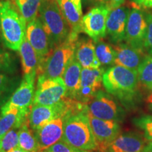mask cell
<instances>
[{
	"mask_svg": "<svg viewBox=\"0 0 152 152\" xmlns=\"http://www.w3.org/2000/svg\"><path fill=\"white\" fill-rule=\"evenodd\" d=\"M87 112H73L64 118L61 140L75 149L89 151L97 150V144Z\"/></svg>",
	"mask_w": 152,
	"mask_h": 152,
	"instance_id": "cell-1",
	"label": "cell"
},
{
	"mask_svg": "<svg viewBox=\"0 0 152 152\" xmlns=\"http://www.w3.org/2000/svg\"><path fill=\"white\" fill-rule=\"evenodd\" d=\"M27 23L14 2L0 0V30L4 45L12 51H18L26 37Z\"/></svg>",
	"mask_w": 152,
	"mask_h": 152,
	"instance_id": "cell-2",
	"label": "cell"
},
{
	"mask_svg": "<svg viewBox=\"0 0 152 152\" xmlns=\"http://www.w3.org/2000/svg\"><path fill=\"white\" fill-rule=\"evenodd\" d=\"M78 38L69 34L64 42L55 46L45 58L39 61L37 70V80L62 77L75 55L76 42Z\"/></svg>",
	"mask_w": 152,
	"mask_h": 152,
	"instance_id": "cell-3",
	"label": "cell"
},
{
	"mask_svg": "<svg viewBox=\"0 0 152 152\" xmlns=\"http://www.w3.org/2000/svg\"><path fill=\"white\" fill-rule=\"evenodd\" d=\"M137 71L115 65L104 72L102 84L106 92L121 99H129L138 85Z\"/></svg>",
	"mask_w": 152,
	"mask_h": 152,
	"instance_id": "cell-4",
	"label": "cell"
},
{
	"mask_svg": "<svg viewBox=\"0 0 152 152\" xmlns=\"http://www.w3.org/2000/svg\"><path fill=\"white\" fill-rule=\"evenodd\" d=\"M38 16L50 38L53 48L67 39L71 30L56 0H42Z\"/></svg>",
	"mask_w": 152,
	"mask_h": 152,
	"instance_id": "cell-5",
	"label": "cell"
},
{
	"mask_svg": "<svg viewBox=\"0 0 152 152\" xmlns=\"http://www.w3.org/2000/svg\"><path fill=\"white\" fill-rule=\"evenodd\" d=\"M149 14L134 7L131 9L127 21L125 41L134 48L144 51V44L148 27Z\"/></svg>",
	"mask_w": 152,
	"mask_h": 152,
	"instance_id": "cell-6",
	"label": "cell"
},
{
	"mask_svg": "<svg viewBox=\"0 0 152 152\" xmlns=\"http://www.w3.org/2000/svg\"><path fill=\"white\" fill-rule=\"evenodd\" d=\"M66 87L62 77L37 80L33 105H53L66 97Z\"/></svg>",
	"mask_w": 152,
	"mask_h": 152,
	"instance_id": "cell-7",
	"label": "cell"
},
{
	"mask_svg": "<svg viewBox=\"0 0 152 152\" xmlns=\"http://www.w3.org/2000/svg\"><path fill=\"white\" fill-rule=\"evenodd\" d=\"M88 113L92 116L106 121H122L124 111L109 95L99 90L87 104Z\"/></svg>",
	"mask_w": 152,
	"mask_h": 152,
	"instance_id": "cell-8",
	"label": "cell"
},
{
	"mask_svg": "<svg viewBox=\"0 0 152 152\" xmlns=\"http://www.w3.org/2000/svg\"><path fill=\"white\" fill-rule=\"evenodd\" d=\"M110 9L108 5L92 7L83 16L82 30L95 42L106 36V20Z\"/></svg>",
	"mask_w": 152,
	"mask_h": 152,
	"instance_id": "cell-9",
	"label": "cell"
},
{
	"mask_svg": "<svg viewBox=\"0 0 152 152\" xmlns=\"http://www.w3.org/2000/svg\"><path fill=\"white\" fill-rule=\"evenodd\" d=\"M37 74L26 75L18 88L12 93L9 100L1 107V113L12 109L30 108L33 104L35 82Z\"/></svg>",
	"mask_w": 152,
	"mask_h": 152,
	"instance_id": "cell-10",
	"label": "cell"
},
{
	"mask_svg": "<svg viewBox=\"0 0 152 152\" xmlns=\"http://www.w3.org/2000/svg\"><path fill=\"white\" fill-rule=\"evenodd\" d=\"M87 115L97 144V150L104 152L108 146L120 135L121 128L118 123L97 118L92 116L88 112Z\"/></svg>",
	"mask_w": 152,
	"mask_h": 152,
	"instance_id": "cell-11",
	"label": "cell"
},
{
	"mask_svg": "<svg viewBox=\"0 0 152 152\" xmlns=\"http://www.w3.org/2000/svg\"><path fill=\"white\" fill-rule=\"evenodd\" d=\"M26 37L37 53L39 61L45 58L53 48L50 38L39 16L27 25Z\"/></svg>",
	"mask_w": 152,
	"mask_h": 152,
	"instance_id": "cell-12",
	"label": "cell"
},
{
	"mask_svg": "<svg viewBox=\"0 0 152 152\" xmlns=\"http://www.w3.org/2000/svg\"><path fill=\"white\" fill-rule=\"evenodd\" d=\"M130 10L125 6L110 10L106 20V36L114 45L125 40L127 21Z\"/></svg>",
	"mask_w": 152,
	"mask_h": 152,
	"instance_id": "cell-13",
	"label": "cell"
},
{
	"mask_svg": "<svg viewBox=\"0 0 152 152\" xmlns=\"http://www.w3.org/2000/svg\"><path fill=\"white\" fill-rule=\"evenodd\" d=\"M112 46L115 52L114 64L134 71H137L139 66L147 56L144 51L134 48L127 43L115 44Z\"/></svg>",
	"mask_w": 152,
	"mask_h": 152,
	"instance_id": "cell-14",
	"label": "cell"
},
{
	"mask_svg": "<svg viewBox=\"0 0 152 152\" xmlns=\"http://www.w3.org/2000/svg\"><path fill=\"white\" fill-rule=\"evenodd\" d=\"M64 118H58L34 131V135L43 151L61 140L64 134Z\"/></svg>",
	"mask_w": 152,
	"mask_h": 152,
	"instance_id": "cell-15",
	"label": "cell"
},
{
	"mask_svg": "<svg viewBox=\"0 0 152 152\" xmlns=\"http://www.w3.org/2000/svg\"><path fill=\"white\" fill-rule=\"evenodd\" d=\"M75 57L83 68H99L101 64L96 55L95 42L92 38H78L76 42Z\"/></svg>",
	"mask_w": 152,
	"mask_h": 152,
	"instance_id": "cell-16",
	"label": "cell"
},
{
	"mask_svg": "<svg viewBox=\"0 0 152 152\" xmlns=\"http://www.w3.org/2000/svg\"><path fill=\"white\" fill-rule=\"evenodd\" d=\"M147 144L145 140L137 133L127 132L118 137L104 152H142Z\"/></svg>",
	"mask_w": 152,
	"mask_h": 152,
	"instance_id": "cell-17",
	"label": "cell"
},
{
	"mask_svg": "<svg viewBox=\"0 0 152 152\" xmlns=\"http://www.w3.org/2000/svg\"><path fill=\"white\" fill-rule=\"evenodd\" d=\"M30 108L12 109L0 113V139L9 130L20 128L28 121Z\"/></svg>",
	"mask_w": 152,
	"mask_h": 152,
	"instance_id": "cell-18",
	"label": "cell"
},
{
	"mask_svg": "<svg viewBox=\"0 0 152 152\" xmlns=\"http://www.w3.org/2000/svg\"><path fill=\"white\" fill-rule=\"evenodd\" d=\"M83 68L76 60L75 55L66 67L62 78L66 87V97L75 99L80 88L81 71Z\"/></svg>",
	"mask_w": 152,
	"mask_h": 152,
	"instance_id": "cell-19",
	"label": "cell"
},
{
	"mask_svg": "<svg viewBox=\"0 0 152 152\" xmlns=\"http://www.w3.org/2000/svg\"><path fill=\"white\" fill-rule=\"evenodd\" d=\"M66 22L69 26L70 35L79 37L80 33H83L82 21L83 14L73 4L71 0H56Z\"/></svg>",
	"mask_w": 152,
	"mask_h": 152,
	"instance_id": "cell-20",
	"label": "cell"
},
{
	"mask_svg": "<svg viewBox=\"0 0 152 152\" xmlns=\"http://www.w3.org/2000/svg\"><path fill=\"white\" fill-rule=\"evenodd\" d=\"M18 52L21 60L23 75L37 74V70L39 62V57L26 37H25Z\"/></svg>",
	"mask_w": 152,
	"mask_h": 152,
	"instance_id": "cell-21",
	"label": "cell"
},
{
	"mask_svg": "<svg viewBox=\"0 0 152 152\" xmlns=\"http://www.w3.org/2000/svg\"><path fill=\"white\" fill-rule=\"evenodd\" d=\"M19 147L28 152H43L35 135L29 128L28 121L19 129Z\"/></svg>",
	"mask_w": 152,
	"mask_h": 152,
	"instance_id": "cell-22",
	"label": "cell"
},
{
	"mask_svg": "<svg viewBox=\"0 0 152 152\" xmlns=\"http://www.w3.org/2000/svg\"><path fill=\"white\" fill-rule=\"evenodd\" d=\"M42 0H16L15 4L27 25L37 18Z\"/></svg>",
	"mask_w": 152,
	"mask_h": 152,
	"instance_id": "cell-23",
	"label": "cell"
},
{
	"mask_svg": "<svg viewBox=\"0 0 152 152\" xmlns=\"http://www.w3.org/2000/svg\"><path fill=\"white\" fill-rule=\"evenodd\" d=\"M104 68H83L81 71L80 87H90L100 90L102 88V78L104 73Z\"/></svg>",
	"mask_w": 152,
	"mask_h": 152,
	"instance_id": "cell-24",
	"label": "cell"
},
{
	"mask_svg": "<svg viewBox=\"0 0 152 152\" xmlns=\"http://www.w3.org/2000/svg\"><path fill=\"white\" fill-rule=\"evenodd\" d=\"M96 55L101 65H112L115 62V52L112 45L105 42L102 39L96 42Z\"/></svg>",
	"mask_w": 152,
	"mask_h": 152,
	"instance_id": "cell-25",
	"label": "cell"
},
{
	"mask_svg": "<svg viewBox=\"0 0 152 152\" xmlns=\"http://www.w3.org/2000/svg\"><path fill=\"white\" fill-rule=\"evenodd\" d=\"M138 81L142 86L152 92V56L147 55L137 69Z\"/></svg>",
	"mask_w": 152,
	"mask_h": 152,
	"instance_id": "cell-26",
	"label": "cell"
},
{
	"mask_svg": "<svg viewBox=\"0 0 152 152\" xmlns=\"http://www.w3.org/2000/svg\"><path fill=\"white\" fill-rule=\"evenodd\" d=\"M17 69L16 58L10 52L0 46V71L13 74Z\"/></svg>",
	"mask_w": 152,
	"mask_h": 152,
	"instance_id": "cell-27",
	"label": "cell"
},
{
	"mask_svg": "<svg viewBox=\"0 0 152 152\" xmlns=\"http://www.w3.org/2000/svg\"><path fill=\"white\" fill-rule=\"evenodd\" d=\"M20 128H14L9 130L1 139V151L9 152L19 146L18 132Z\"/></svg>",
	"mask_w": 152,
	"mask_h": 152,
	"instance_id": "cell-28",
	"label": "cell"
},
{
	"mask_svg": "<svg viewBox=\"0 0 152 152\" xmlns=\"http://www.w3.org/2000/svg\"><path fill=\"white\" fill-rule=\"evenodd\" d=\"M14 83L7 74L0 73V106H2L9 99Z\"/></svg>",
	"mask_w": 152,
	"mask_h": 152,
	"instance_id": "cell-29",
	"label": "cell"
},
{
	"mask_svg": "<svg viewBox=\"0 0 152 152\" xmlns=\"http://www.w3.org/2000/svg\"><path fill=\"white\" fill-rule=\"evenodd\" d=\"M133 123L144 132V137L152 142V115H142L133 119Z\"/></svg>",
	"mask_w": 152,
	"mask_h": 152,
	"instance_id": "cell-30",
	"label": "cell"
},
{
	"mask_svg": "<svg viewBox=\"0 0 152 152\" xmlns=\"http://www.w3.org/2000/svg\"><path fill=\"white\" fill-rule=\"evenodd\" d=\"M144 49L146 54L152 56V15L149 14L148 27L144 44Z\"/></svg>",
	"mask_w": 152,
	"mask_h": 152,
	"instance_id": "cell-31",
	"label": "cell"
},
{
	"mask_svg": "<svg viewBox=\"0 0 152 152\" xmlns=\"http://www.w3.org/2000/svg\"><path fill=\"white\" fill-rule=\"evenodd\" d=\"M75 148L61 140L45 151L46 152H75Z\"/></svg>",
	"mask_w": 152,
	"mask_h": 152,
	"instance_id": "cell-32",
	"label": "cell"
},
{
	"mask_svg": "<svg viewBox=\"0 0 152 152\" xmlns=\"http://www.w3.org/2000/svg\"><path fill=\"white\" fill-rule=\"evenodd\" d=\"M83 2L85 6L95 7L99 6H109V0H83Z\"/></svg>",
	"mask_w": 152,
	"mask_h": 152,
	"instance_id": "cell-33",
	"label": "cell"
},
{
	"mask_svg": "<svg viewBox=\"0 0 152 152\" xmlns=\"http://www.w3.org/2000/svg\"><path fill=\"white\" fill-rule=\"evenodd\" d=\"M125 0H109V7L110 10L118 8V7L123 6V4L125 3Z\"/></svg>",
	"mask_w": 152,
	"mask_h": 152,
	"instance_id": "cell-34",
	"label": "cell"
},
{
	"mask_svg": "<svg viewBox=\"0 0 152 152\" xmlns=\"http://www.w3.org/2000/svg\"><path fill=\"white\" fill-rule=\"evenodd\" d=\"M73 4L75 6L76 8L78 9L80 12L83 14V9H82V0H71Z\"/></svg>",
	"mask_w": 152,
	"mask_h": 152,
	"instance_id": "cell-35",
	"label": "cell"
},
{
	"mask_svg": "<svg viewBox=\"0 0 152 152\" xmlns=\"http://www.w3.org/2000/svg\"><path fill=\"white\" fill-rule=\"evenodd\" d=\"M142 6L145 8L152 9V0H144Z\"/></svg>",
	"mask_w": 152,
	"mask_h": 152,
	"instance_id": "cell-36",
	"label": "cell"
},
{
	"mask_svg": "<svg viewBox=\"0 0 152 152\" xmlns=\"http://www.w3.org/2000/svg\"><path fill=\"white\" fill-rule=\"evenodd\" d=\"M142 152H152V142H150L146 146Z\"/></svg>",
	"mask_w": 152,
	"mask_h": 152,
	"instance_id": "cell-37",
	"label": "cell"
},
{
	"mask_svg": "<svg viewBox=\"0 0 152 152\" xmlns=\"http://www.w3.org/2000/svg\"><path fill=\"white\" fill-rule=\"evenodd\" d=\"M9 152H28V151H25L24 149H23L20 147H16V148H14V149H11V151H9Z\"/></svg>",
	"mask_w": 152,
	"mask_h": 152,
	"instance_id": "cell-38",
	"label": "cell"
},
{
	"mask_svg": "<svg viewBox=\"0 0 152 152\" xmlns=\"http://www.w3.org/2000/svg\"><path fill=\"white\" fill-rule=\"evenodd\" d=\"M134 4H136L137 6H142L144 0H131Z\"/></svg>",
	"mask_w": 152,
	"mask_h": 152,
	"instance_id": "cell-39",
	"label": "cell"
},
{
	"mask_svg": "<svg viewBox=\"0 0 152 152\" xmlns=\"http://www.w3.org/2000/svg\"><path fill=\"white\" fill-rule=\"evenodd\" d=\"M75 152H88V151H84V150H80V149H76Z\"/></svg>",
	"mask_w": 152,
	"mask_h": 152,
	"instance_id": "cell-40",
	"label": "cell"
},
{
	"mask_svg": "<svg viewBox=\"0 0 152 152\" xmlns=\"http://www.w3.org/2000/svg\"><path fill=\"white\" fill-rule=\"evenodd\" d=\"M149 102H151V103L152 104V95L151 96V97H150V99H149Z\"/></svg>",
	"mask_w": 152,
	"mask_h": 152,
	"instance_id": "cell-41",
	"label": "cell"
},
{
	"mask_svg": "<svg viewBox=\"0 0 152 152\" xmlns=\"http://www.w3.org/2000/svg\"><path fill=\"white\" fill-rule=\"evenodd\" d=\"M6 1H12V2H15L16 0H6Z\"/></svg>",
	"mask_w": 152,
	"mask_h": 152,
	"instance_id": "cell-42",
	"label": "cell"
},
{
	"mask_svg": "<svg viewBox=\"0 0 152 152\" xmlns=\"http://www.w3.org/2000/svg\"><path fill=\"white\" fill-rule=\"evenodd\" d=\"M1 30H0V42H1Z\"/></svg>",
	"mask_w": 152,
	"mask_h": 152,
	"instance_id": "cell-43",
	"label": "cell"
},
{
	"mask_svg": "<svg viewBox=\"0 0 152 152\" xmlns=\"http://www.w3.org/2000/svg\"><path fill=\"white\" fill-rule=\"evenodd\" d=\"M0 151H1V139H0Z\"/></svg>",
	"mask_w": 152,
	"mask_h": 152,
	"instance_id": "cell-44",
	"label": "cell"
},
{
	"mask_svg": "<svg viewBox=\"0 0 152 152\" xmlns=\"http://www.w3.org/2000/svg\"><path fill=\"white\" fill-rule=\"evenodd\" d=\"M43 152H46V151H43Z\"/></svg>",
	"mask_w": 152,
	"mask_h": 152,
	"instance_id": "cell-45",
	"label": "cell"
}]
</instances>
